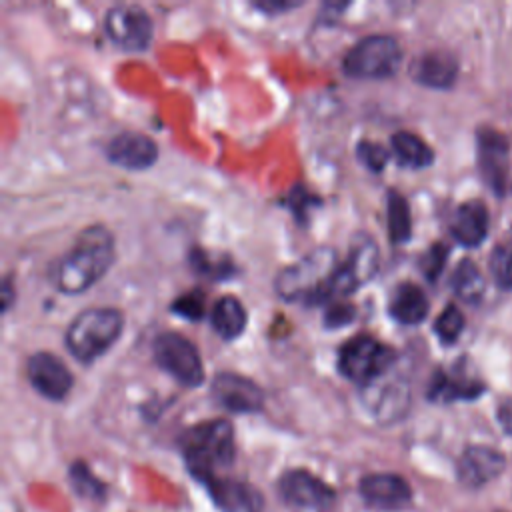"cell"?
I'll use <instances>...</instances> for the list:
<instances>
[{"label": "cell", "instance_id": "1", "mask_svg": "<svg viewBox=\"0 0 512 512\" xmlns=\"http://www.w3.org/2000/svg\"><path fill=\"white\" fill-rule=\"evenodd\" d=\"M114 262V238L102 224L86 226L54 270L56 288L80 294L98 282Z\"/></svg>", "mask_w": 512, "mask_h": 512}, {"label": "cell", "instance_id": "2", "mask_svg": "<svg viewBox=\"0 0 512 512\" xmlns=\"http://www.w3.org/2000/svg\"><path fill=\"white\" fill-rule=\"evenodd\" d=\"M180 452L188 472L206 484L232 466L236 456L234 428L224 418L198 422L180 436Z\"/></svg>", "mask_w": 512, "mask_h": 512}, {"label": "cell", "instance_id": "3", "mask_svg": "<svg viewBox=\"0 0 512 512\" xmlns=\"http://www.w3.org/2000/svg\"><path fill=\"white\" fill-rule=\"evenodd\" d=\"M336 256L328 246L308 252L276 276V292L286 300H302L310 306L330 304L332 278L340 266Z\"/></svg>", "mask_w": 512, "mask_h": 512}, {"label": "cell", "instance_id": "4", "mask_svg": "<svg viewBox=\"0 0 512 512\" xmlns=\"http://www.w3.org/2000/svg\"><path fill=\"white\" fill-rule=\"evenodd\" d=\"M124 316L110 306L86 308L74 316L64 340L68 352L80 362H92L102 356L120 336Z\"/></svg>", "mask_w": 512, "mask_h": 512}, {"label": "cell", "instance_id": "5", "mask_svg": "<svg viewBox=\"0 0 512 512\" xmlns=\"http://www.w3.org/2000/svg\"><path fill=\"white\" fill-rule=\"evenodd\" d=\"M396 360V352L372 334H358L338 352L340 374L362 386H372Z\"/></svg>", "mask_w": 512, "mask_h": 512}, {"label": "cell", "instance_id": "6", "mask_svg": "<svg viewBox=\"0 0 512 512\" xmlns=\"http://www.w3.org/2000/svg\"><path fill=\"white\" fill-rule=\"evenodd\" d=\"M402 50L390 34H370L358 40L344 56L342 70L350 78H388L396 74Z\"/></svg>", "mask_w": 512, "mask_h": 512}, {"label": "cell", "instance_id": "7", "mask_svg": "<svg viewBox=\"0 0 512 512\" xmlns=\"http://www.w3.org/2000/svg\"><path fill=\"white\" fill-rule=\"evenodd\" d=\"M154 362L184 386L204 382V366L196 346L178 332H162L152 342Z\"/></svg>", "mask_w": 512, "mask_h": 512}, {"label": "cell", "instance_id": "8", "mask_svg": "<svg viewBox=\"0 0 512 512\" xmlns=\"http://www.w3.org/2000/svg\"><path fill=\"white\" fill-rule=\"evenodd\" d=\"M278 494L284 504L300 510L324 512L336 504L334 488L304 468L286 470L278 480Z\"/></svg>", "mask_w": 512, "mask_h": 512}, {"label": "cell", "instance_id": "9", "mask_svg": "<svg viewBox=\"0 0 512 512\" xmlns=\"http://www.w3.org/2000/svg\"><path fill=\"white\" fill-rule=\"evenodd\" d=\"M378 266V248L372 236L358 234L352 242L350 254L340 262L332 286H330V304L342 296L352 294L358 286L368 282Z\"/></svg>", "mask_w": 512, "mask_h": 512}, {"label": "cell", "instance_id": "10", "mask_svg": "<svg viewBox=\"0 0 512 512\" xmlns=\"http://www.w3.org/2000/svg\"><path fill=\"white\" fill-rule=\"evenodd\" d=\"M106 34L124 50H144L152 40V18L138 4H116L104 16Z\"/></svg>", "mask_w": 512, "mask_h": 512}, {"label": "cell", "instance_id": "11", "mask_svg": "<svg viewBox=\"0 0 512 512\" xmlns=\"http://www.w3.org/2000/svg\"><path fill=\"white\" fill-rule=\"evenodd\" d=\"M218 406L236 414H252L264 406V390L238 372H218L210 382Z\"/></svg>", "mask_w": 512, "mask_h": 512}, {"label": "cell", "instance_id": "12", "mask_svg": "<svg viewBox=\"0 0 512 512\" xmlns=\"http://www.w3.org/2000/svg\"><path fill=\"white\" fill-rule=\"evenodd\" d=\"M26 376L30 386L44 398L60 402L68 396L74 376L68 366L52 352H34L26 362Z\"/></svg>", "mask_w": 512, "mask_h": 512}, {"label": "cell", "instance_id": "13", "mask_svg": "<svg viewBox=\"0 0 512 512\" xmlns=\"http://www.w3.org/2000/svg\"><path fill=\"white\" fill-rule=\"evenodd\" d=\"M358 492L366 506L382 512L402 510L412 502L410 484L394 472H372L362 476Z\"/></svg>", "mask_w": 512, "mask_h": 512}, {"label": "cell", "instance_id": "14", "mask_svg": "<svg viewBox=\"0 0 512 512\" xmlns=\"http://www.w3.org/2000/svg\"><path fill=\"white\" fill-rule=\"evenodd\" d=\"M506 458L502 452L490 446H468L456 464V476L466 488H482L502 474Z\"/></svg>", "mask_w": 512, "mask_h": 512}, {"label": "cell", "instance_id": "15", "mask_svg": "<svg viewBox=\"0 0 512 512\" xmlns=\"http://www.w3.org/2000/svg\"><path fill=\"white\" fill-rule=\"evenodd\" d=\"M106 158L128 170H144L156 162L158 146L142 132L124 130L108 140Z\"/></svg>", "mask_w": 512, "mask_h": 512}, {"label": "cell", "instance_id": "16", "mask_svg": "<svg viewBox=\"0 0 512 512\" xmlns=\"http://www.w3.org/2000/svg\"><path fill=\"white\" fill-rule=\"evenodd\" d=\"M212 502L222 512H262L264 510V494L238 478L218 476L204 484Z\"/></svg>", "mask_w": 512, "mask_h": 512}, {"label": "cell", "instance_id": "17", "mask_svg": "<svg viewBox=\"0 0 512 512\" xmlns=\"http://www.w3.org/2000/svg\"><path fill=\"white\" fill-rule=\"evenodd\" d=\"M458 74L456 58L446 50H428L416 56L410 64V76L414 82L428 88H448Z\"/></svg>", "mask_w": 512, "mask_h": 512}, {"label": "cell", "instance_id": "18", "mask_svg": "<svg viewBox=\"0 0 512 512\" xmlns=\"http://www.w3.org/2000/svg\"><path fill=\"white\" fill-rule=\"evenodd\" d=\"M478 162L486 182L496 190L502 192L506 180V166H508V144L502 134L492 128H484L478 132Z\"/></svg>", "mask_w": 512, "mask_h": 512}, {"label": "cell", "instance_id": "19", "mask_svg": "<svg viewBox=\"0 0 512 512\" xmlns=\"http://www.w3.org/2000/svg\"><path fill=\"white\" fill-rule=\"evenodd\" d=\"M452 236L462 246H478L488 234V212L480 200L460 204L450 222Z\"/></svg>", "mask_w": 512, "mask_h": 512}, {"label": "cell", "instance_id": "20", "mask_svg": "<svg viewBox=\"0 0 512 512\" xmlns=\"http://www.w3.org/2000/svg\"><path fill=\"white\" fill-rule=\"evenodd\" d=\"M388 310L400 324H420L428 316V298L416 284L402 282L394 288Z\"/></svg>", "mask_w": 512, "mask_h": 512}, {"label": "cell", "instance_id": "21", "mask_svg": "<svg viewBox=\"0 0 512 512\" xmlns=\"http://www.w3.org/2000/svg\"><path fill=\"white\" fill-rule=\"evenodd\" d=\"M246 320V308L234 296L218 298L210 310V324L224 340L238 338L246 328Z\"/></svg>", "mask_w": 512, "mask_h": 512}, {"label": "cell", "instance_id": "22", "mask_svg": "<svg viewBox=\"0 0 512 512\" xmlns=\"http://www.w3.org/2000/svg\"><path fill=\"white\" fill-rule=\"evenodd\" d=\"M396 160L406 168H426L434 160L432 148L414 132L398 130L390 138Z\"/></svg>", "mask_w": 512, "mask_h": 512}, {"label": "cell", "instance_id": "23", "mask_svg": "<svg viewBox=\"0 0 512 512\" xmlns=\"http://www.w3.org/2000/svg\"><path fill=\"white\" fill-rule=\"evenodd\" d=\"M452 290L466 304H478L484 296V276L472 260H462L452 274Z\"/></svg>", "mask_w": 512, "mask_h": 512}, {"label": "cell", "instance_id": "24", "mask_svg": "<svg viewBox=\"0 0 512 512\" xmlns=\"http://www.w3.org/2000/svg\"><path fill=\"white\" fill-rule=\"evenodd\" d=\"M386 222H388V236L394 244H402L412 236V218L408 202L396 190L388 192L386 198Z\"/></svg>", "mask_w": 512, "mask_h": 512}, {"label": "cell", "instance_id": "25", "mask_svg": "<svg viewBox=\"0 0 512 512\" xmlns=\"http://www.w3.org/2000/svg\"><path fill=\"white\" fill-rule=\"evenodd\" d=\"M480 392H482L480 384L466 382V380L452 378V376L438 372L430 384L428 396L436 402H452V400H460V398H474Z\"/></svg>", "mask_w": 512, "mask_h": 512}, {"label": "cell", "instance_id": "26", "mask_svg": "<svg viewBox=\"0 0 512 512\" xmlns=\"http://www.w3.org/2000/svg\"><path fill=\"white\" fill-rule=\"evenodd\" d=\"M68 478H70V484L74 488V492L86 500H92V502H102L108 494V488L106 484L92 474V470L88 468L86 462L82 460H76L70 468H68Z\"/></svg>", "mask_w": 512, "mask_h": 512}, {"label": "cell", "instance_id": "27", "mask_svg": "<svg viewBox=\"0 0 512 512\" xmlns=\"http://www.w3.org/2000/svg\"><path fill=\"white\" fill-rule=\"evenodd\" d=\"M462 328H464V316H462V312H460L454 304L446 306V308L438 314V318H436V322H434V332H436V336H438L444 344L456 342L458 336H460V332H462Z\"/></svg>", "mask_w": 512, "mask_h": 512}, {"label": "cell", "instance_id": "28", "mask_svg": "<svg viewBox=\"0 0 512 512\" xmlns=\"http://www.w3.org/2000/svg\"><path fill=\"white\" fill-rule=\"evenodd\" d=\"M490 274L500 288L512 290V250L508 246H496L492 250Z\"/></svg>", "mask_w": 512, "mask_h": 512}, {"label": "cell", "instance_id": "29", "mask_svg": "<svg viewBox=\"0 0 512 512\" xmlns=\"http://www.w3.org/2000/svg\"><path fill=\"white\" fill-rule=\"evenodd\" d=\"M356 156L358 160L372 172H380L386 162H388V152L384 146H380L378 142H372V140H362L358 142V148H356Z\"/></svg>", "mask_w": 512, "mask_h": 512}, {"label": "cell", "instance_id": "30", "mask_svg": "<svg viewBox=\"0 0 512 512\" xmlns=\"http://www.w3.org/2000/svg\"><path fill=\"white\" fill-rule=\"evenodd\" d=\"M172 312L188 318V320H198L204 316V294L200 290H192L182 294L172 302Z\"/></svg>", "mask_w": 512, "mask_h": 512}, {"label": "cell", "instance_id": "31", "mask_svg": "<svg viewBox=\"0 0 512 512\" xmlns=\"http://www.w3.org/2000/svg\"><path fill=\"white\" fill-rule=\"evenodd\" d=\"M446 254H448V248L444 244H434L424 256H422V272L428 280H436V276L442 272L444 268V262H446Z\"/></svg>", "mask_w": 512, "mask_h": 512}, {"label": "cell", "instance_id": "32", "mask_svg": "<svg viewBox=\"0 0 512 512\" xmlns=\"http://www.w3.org/2000/svg\"><path fill=\"white\" fill-rule=\"evenodd\" d=\"M354 316V310L348 304L342 302H332L328 304V310L324 314V322L328 328H340L344 324H348Z\"/></svg>", "mask_w": 512, "mask_h": 512}, {"label": "cell", "instance_id": "33", "mask_svg": "<svg viewBox=\"0 0 512 512\" xmlns=\"http://www.w3.org/2000/svg\"><path fill=\"white\" fill-rule=\"evenodd\" d=\"M496 418H498V424L500 428L512 436V398H506L498 404V410H496Z\"/></svg>", "mask_w": 512, "mask_h": 512}, {"label": "cell", "instance_id": "34", "mask_svg": "<svg viewBox=\"0 0 512 512\" xmlns=\"http://www.w3.org/2000/svg\"><path fill=\"white\" fill-rule=\"evenodd\" d=\"M300 6V2H278V0H260L254 2V8L262 10L264 14H278V12H286Z\"/></svg>", "mask_w": 512, "mask_h": 512}, {"label": "cell", "instance_id": "35", "mask_svg": "<svg viewBox=\"0 0 512 512\" xmlns=\"http://www.w3.org/2000/svg\"><path fill=\"white\" fill-rule=\"evenodd\" d=\"M10 292H12V286H10V278L6 276V278H4V284H2V304H4V310H8V306L12 304Z\"/></svg>", "mask_w": 512, "mask_h": 512}]
</instances>
